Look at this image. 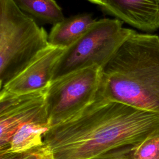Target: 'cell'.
<instances>
[{"mask_svg":"<svg viewBox=\"0 0 159 159\" xmlns=\"http://www.w3.org/2000/svg\"><path fill=\"white\" fill-rule=\"evenodd\" d=\"M158 132V114L99 99L76 117L51 127L43 139L55 159H91L136 146Z\"/></svg>","mask_w":159,"mask_h":159,"instance_id":"obj_1","label":"cell"},{"mask_svg":"<svg viewBox=\"0 0 159 159\" xmlns=\"http://www.w3.org/2000/svg\"><path fill=\"white\" fill-rule=\"evenodd\" d=\"M159 114V37L132 34L101 68L97 99Z\"/></svg>","mask_w":159,"mask_h":159,"instance_id":"obj_2","label":"cell"},{"mask_svg":"<svg viewBox=\"0 0 159 159\" xmlns=\"http://www.w3.org/2000/svg\"><path fill=\"white\" fill-rule=\"evenodd\" d=\"M49 45L45 30L14 0H0V89Z\"/></svg>","mask_w":159,"mask_h":159,"instance_id":"obj_3","label":"cell"},{"mask_svg":"<svg viewBox=\"0 0 159 159\" xmlns=\"http://www.w3.org/2000/svg\"><path fill=\"white\" fill-rule=\"evenodd\" d=\"M134 32L122 27L118 19L96 20L76 42L64 50L55 68L52 81L93 65L102 68Z\"/></svg>","mask_w":159,"mask_h":159,"instance_id":"obj_4","label":"cell"},{"mask_svg":"<svg viewBox=\"0 0 159 159\" xmlns=\"http://www.w3.org/2000/svg\"><path fill=\"white\" fill-rule=\"evenodd\" d=\"M101 68L93 65L53 80L46 91L50 127L76 117L97 99Z\"/></svg>","mask_w":159,"mask_h":159,"instance_id":"obj_5","label":"cell"},{"mask_svg":"<svg viewBox=\"0 0 159 159\" xmlns=\"http://www.w3.org/2000/svg\"><path fill=\"white\" fill-rule=\"evenodd\" d=\"M47 89L23 94L0 93V151L8 148L11 139L22 125L48 124Z\"/></svg>","mask_w":159,"mask_h":159,"instance_id":"obj_6","label":"cell"},{"mask_svg":"<svg viewBox=\"0 0 159 159\" xmlns=\"http://www.w3.org/2000/svg\"><path fill=\"white\" fill-rule=\"evenodd\" d=\"M66 48L49 45L20 73L1 89L0 93L23 94L48 88L57 63Z\"/></svg>","mask_w":159,"mask_h":159,"instance_id":"obj_7","label":"cell"},{"mask_svg":"<svg viewBox=\"0 0 159 159\" xmlns=\"http://www.w3.org/2000/svg\"><path fill=\"white\" fill-rule=\"evenodd\" d=\"M102 9L144 31L159 29V0H101Z\"/></svg>","mask_w":159,"mask_h":159,"instance_id":"obj_8","label":"cell"},{"mask_svg":"<svg viewBox=\"0 0 159 159\" xmlns=\"http://www.w3.org/2000/svg\"><path fill=\"white\" fill-rule=\"evenodd\" d=\"M96 22L90 13H81L65 18L53 25L48 35L50 45L67 48Z\"/></svg>","mask_w":159,"mask_h":159,"instance_id":"obj_9","label":"cell"},{"mask_svg":"<svg viewBox=\"0 0 159 159\" xmlns=\"http://www.w3.org/2000/svg\"><path fill=\"white\" fill-rule=\"evenodd\" d=\"M50 128L48 124L43 123L29 122L22 125L12 135L6 150L22 153L42 145L43 135Z\"/></svg>","mask_w":159,"mask_h":159,"instance_id":"obj_10","label":"cell"},{"mask_svg":"<svg viewBox=\"0 0 159 159\" xmlns=\"http://www.w3.org/2000/svg\"><path fill=\"white\" fill-rule=\"evenodd\" d=\"M14 1L22 11L40 22L53 25L65 19L61 7L55 0Z\"/></svg>","mask_w":159,"mask_h":159,"instance_id":"obj_11","label":"cell"},{"mask_svg":"<svg viewBox=\"0 0 159 159\" xmlns=\"http://www.w3.org/2000/svg\"><path fill=\"white\" fill-rule=\"evenodd\" d=\"M134 159H159V132L152 134L136 145Z\"/></svg>","mask_w":159,"mask_h":159,"instance_id":"obj_12","label":"cell"},{"mask_svg":"<svg viewBox=\"0 0 159 159\" xmlns=\"http://www.w3.org/2000/svg\"><path fill=\"white\" fill-rule=\"evenodd\" d=\"M135 147H126L114 150L91 159H134L133 152Z\"/></svg>","mask_w":159,"mask_h":159,"instance_id":"obj_13","label":"cell"},{"mask_svg":"<svg viewBox=\"0 0 159 159\" xmlns=\"http://www.w3.org/2000/svg\"><path fill=\"white\" fill-rule=\"evenodd\" d=\"M22 159H55L49 147L44 143L42 145L29 151Z\"/></svg>","mask_w":159,"mask_h":159,"instance_id":"obj_14","label":"cell"},{"mask_svg":"<svg viewBox=\"0 0 159 159\" xmlns=\"http://www.w3.org/2000/svg\"><path fill=\"white\" fill-rule=\"evenodd\" d=\"M28 152L18 153L7 150L0 151V159H22Z\"/></svg>","mask_w":159,"mask_h":159,"instance_id":"obj_15","label":"cell"},{"mask_svg":"<svg viewBox=\"0 0 159 159\" xmlns=\"http://www.w3.org/2000/svg\"><path fill=\"white\" fill-rule=\"evenodd\" d=\"M89 1H91V2L93 3H94V4H98L99 6H102V1L101 0H88Z\"/></svg>","mask_w":159,"mask_h":159,"instance_id":"obj_16","label":"cell"}]
</instances>
